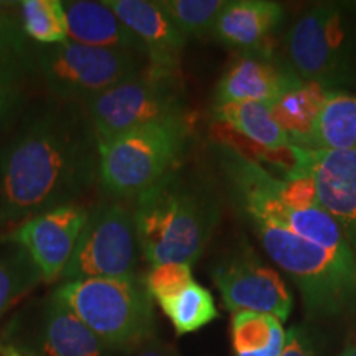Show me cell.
<instances>
[{"label":"cell","mask_w":356,"mask_h":356,"mask_svg":"<svg viewBox=\"0 0 356 356\" xmlns=\"http://www.w3.org/2000/svg\"><path fill=\"white\" fill-rule=\"evenodd\" d=\"M228 0H160V7L186 38H203L213 33L216 20Z\"/></svg>","instance_id":"27"},{"label":"cell","mask_w":356,"mask_h":356,"mask_svg":"<svg viewBox=\"0 0 356 356\" xmlns=\"http://www.w3.org/2000/svg\"><path fill=\"white\" fill-rule=\"evenodd\" d=\"M286 50L302 81L330 91L356 84V30L341 7L320 3L302 13L287 32Z\"/></svg>","instance_id":"7"},{"label":"cell","mask_w":356,"mask_h":356,"mask_svg":"<svg viewBox=\"0 0 356 356\" xmlns=\"http://www.w3.org/2000/svg\"><path fill=\"white\" fill-rule=\"evenodd\" d=\"M0 356H29L15 345H0Z\"/></svg>","instance_id":"32"},{"label":"cell","mask_w":356,"mask_h":356,"mask_svg":"<svg viewBox=\"0 0 356 356\" xmlns=\"http://www.w3.org/2000/svg\"><path fill=\"white\" fill-rule=\"evenodd\" d=\"M88 215V208L78 203L51 208L0 236V243L24 249L32 257L43 282H55L61 279L73 257Z\"/></svg>","instance_id":"12"},{"label":"cell","mask_w":356,"mask_h":356,"mask_svg":"<svg viewBox=\"0 0 356 356\" xmlns=\"http://www.w3.org/2000/svg\"><path fill=\"white\" fill-rule=\"evenodd\" d=\"M211 279L226 310L256 312L279 318L291 315L293 299L286 280L266 266L251 248L241 246L213 266Z\"/></svg>","instance_id":"11"},{"label":"cell","mask_w":356,"mask_h":356,"mask_svg":"<svg viewBox=\"0 0 356 356\" xmlns=\"http://www.w3.org/2000/svg\"><path fill=\"white\" fill-rule=\"evenodd\" d=\"M99 180V149L83 104L44 102L0 144V226L76 203Z\"/></svg>","instance_id":"1"},{"label":"cell","mask_w":356,"mask_h":356,"mask_svg":"<svg viewBox=\"0 0 356 356\" xmlns=\"http://www.w3.org/2000/svg\"><path fill=\"white\" fill-rule=\"evenodd\" d=\"M318 150H356V96L330 91L315 124L314 147Z\"/></svg>","instance_id":"21"},{"label":"cell","mask_w":356,"mask_h":356,"mask_svg":"<svg viewBox=\"0 0 356 356\" xmlns=\"http://www.w3.org/2000/svg\"><path fill=\"white\" fill-rule=\"evenodd\" d=\"M42 280L40 270L22 248L0 252V317Z\"/></svg>","instance_id":"26"},{"label":"cell","mask_w":356,"mask_h":356,"mask_svg":"<svg viewBox=\"0 0 356 356\" xmlns=\"http://www.w3.org/2000/svg\"><path fill=\"white\" fill-rule=\"evenodd\" d=\"M159 305L172 322L177 335L202 330L218 318V309L211 292L195 280L177 296L159 302Z\"/></svg>","instance_id":"24"},{"label":"cell","mask_w":356,"mask_h":356,"mask_svg":"<svg viewBox=\"0 0 356 356\" xmlns=\"http://www.w3.org/2000/svg\"><path fill=\"white\" fill-rule=\"evenodd\" d=\"M234 356H280L286 330L279 318L256 312H238L231 318Z\"/></svg>","instance_id":"22"},{"label":"cell","mask_w":356,"mask_h":356,"mask_svg":"<svg viewBox=\"0 0 356 356\" xmlns=\"http://www.w3.org/2000/svg\"><path fill=\"white\" fill-rule=\"evenodd\" d=\"M191 282H193L191 264H184V262L150 266V269L142 279V284H144L150 299L157 302L177 296Z\"/></svg>","instance_id":"28"},{"label":"cell","mask_w":356,"mask_h":356,"mask_svg":"<svg viewBox=\"0 0 356 356\" xmlns=\"http://www.w3.org/2000/svg\"><path fill=\"white\" fill-rule=\"evenodd\" d=\"M37 73L35 44L22 30L19 15L0 7V86H19Z\"/></svg>","instance_id":"23"},{"label":"cell","mask_w":356,"mask_h":356,"mask_svg":"<svg viewBox=\"0 0 356 356\" xmlns=\"http://www.w3.org/2000/svg\"><path fill=\"white\" fill-rule=\"evenodd\" d=\"M134 208L106 198L89 210L73 257L61 279H97L132 275L140 257Z\"/></svg>","instance_id":"10"},{"label":"cell","mask_w":356,"mask_h":356,"mask_svg":"<svg viewBox=\"0 0 356 356\" xmlns=\"http://www.w3.org/2000/svg\"><path fill=\"white\" fill-rule=\"evenodd\" d=\"M330 89L317 83L299 81L269 104L270 115L287 136L292 147H314L315 124Z\"/></svg>","instance_id":"18"},{"label":"cell","mask_w":356,"mask_h":356,"mask_svg":"<svg viewBox=\"0 0 356 356\" xmlns=\"http://www.w3.org/2000/svg\"><path fill=\"white\" fill-rule=\"evenodd\" d=\"M68 38L88 47L127 50L145 55L144 47L104 2L71 0L63 2Z\"/></svg>","instance_id":"17"},{"label":"cell","mask_w":356,"mask_h":356,"mask_svg":"<svg viewBox=\"0 0 356 356\" xmlns=\"http://www.w3.org/2000/svg\"><path fill=\"white\" fill-rule=\"evenodd\" d=\"M216 121L234 129L248 140H252L269 152H280L291 149V142L282 129L270 115L269 104L262 102H229L215 106Z\"/></svg>","instance_id":"20"},{"label":"cell","mask_w":356,"mask_h":356,"mask_svg":"<svg viewBox=\"0 0 356 356\" xmlns=\"http://www.w3.org/2000/svg\"><path fill=\"white\" fill-rule=\"evenodd\" d=\"M106 6L136 35L155 68L178 70L188 38L155 0H106Z\"/></svg>","instance_id":"15"},{"label":"cell","mask_w":356,"mask_h":356,"mask_svg":"<svg viewBox=\"0 0 356 356\" xmlns=\"http://www.w3.org/2000/svg\"><path fill=\"white\" fill-rule=\"evenodd\" d=\"M338 356H356V340L350 341V343L345 346L343 351H341Z\"/></svg>","instance_id":"33"},{"label":"cell","mask_w":356,"mask_h":356,"mask_svg":"<svg viewBox=\"0 0 356 356\" xmlns=\"http://www.w3.org/2000/svg\"><path fill=\"white\" fill-rule=\"evenodd\" d=\"M291 159L312 178L320 207L338 222L356 261V150L291 147Z\"/></svg>","instance_id":"13"},{"label":"cell","mask_w":356,"mask_h":356,"mask_svg":"<svg viewBox=\"0 0 356 356\" xmlns=\"http://www.w3.org/2000/svg\"><path fill=\"white\" fill-rule=\"evenodd\" d=\"M134 220L150 266L193 264L220 222V202L207 178L178 165L136 198Z\"/></svg>","instance_id":"2"},{"label":"cell","mask_w":356,"mask_h":356,"mask_svg":"<svg viewBox=\"0 0 356 356\" xmlns=\"http://www.w3.org/2000/svg\"><path fill=\"white\" fill-rule=\"evenodd\" d=\"M97 144L147 124L184 118L185 86L178 70H162L147 63L136 76L115 84L84 102Z\"/></svg>","instance_id":"8"},{"label":"cell","mask_w":356,"mask_h":356,"mask_svg":"<svg viewBox=\"0 0 356 356\" xmlns=\"http://www.w3.org/2000/svg\"><path fill=\"white\" fill-rule=\"evenodd\" d=\"M302 81L274 51L243 53L233 60L215 89V106L229 102L273 104Z\"/></svg>","instance_id":"14"},{"label":"cell","mask_w":356,"mask_h":356,"mask_svg":"<svg viewBox=\"0 0 356 356\" xmlns=\"http://www.w3.org/2000/svg\"><path fill=\"white\" fill-rule=\"evenodd\" d=\"M191 140L188 115L134 129L97 144L99 180L106 198H137L180 165Z\"/></svg>","instance_id":"6"},{"label":"cell","mask_w":356,"mask_h":356,"mask_svg":"<svg viewBox=\"0 0 356 356\" xmlns=\"http://www.w3.org/2000/svg\"><path fill=\"white\" fill-rule=\"evenodd\" d=\"M37 73L56 99L84 102L139 74L147 58L139 53L88 47L76 42L35 44Z\"/></svg>","instance_id":"9"},{"label":"cell","mask_w":356,"mask_h":356,"mask_svg":"<svg viewBox=\"0 0 356 356\" xmlns=\"http://www.w3.org/2000/svg\"><path fill=\"white\" fill-rule=\"evenodd\" d=\"M25 104L20 86H0V132L12 126Z\"/></svg>","instance_id":"29"},{"label":"cell","mask_w":356,"mask_h":356,"mask_svg":"<svg viewBox=\"0 0 356 356\" xmlns=\"http://www.w3.org/2000/svg\"><path fill=\"white\" fill-rule=\"evenodd\" d=\"M284 22V8L270 0H228L211 37L243 53L273 51L274 35Z\"/></svg>","instance_id":"16"},{"label":"cell","mask_w":356,"mask_h":356,"mask_svg":"<svg viewBox=\"0 0 356 356\" xmlns=\"http://www.w3.org/2000/svg\"><path fill=\"white\" fill-rule=\"evenodd\" d=\"M19 6L22 30L30 42L42 47L68 42V24L61 0H24Z\"/></svg>","instance_id":"25"},{"label":"cell","mask_w":356,"mask_h":356,"mask_svg":"<svg viewBox=\"0 0 356 356\" xmlns=\"http://www.w3.org/2000/svg\"><path fill=\"white\" fill-rule=\"evenodd\" d=\"M215 155L234 204L251 222L275 226L328 249H350L343 231L322 207L299 211L284 203V178L229 144H218Z\"/></svg>","instance_id":"4"},{"label":"cell","mask_w":356,"mask_h":356,"mask_svg":"<svg viewBox=\"0 0 356 356\" xmlns=\"http://www.w3.org/2000/svg\"><path fill=\"white\" fill-rule=\"evenodd\" d=\"M132 356H180V353L172 345L159 340L157 337H152L150 340L144 341L139 348L134 350Z\"/></svg>","instance_id":"31"},{"label":"cell","mask_w":356,"mask_h":356,"mask_svg":"<svg viewBox=\"0 0 356 356\" xmlns=\"http://www.w3.org/2000/svg\"><path fill=\"white\" fill-rule=\"evenodd\" d=\"M53 297L68 307L108 350L132 353L155 337L152 299L134 274L66 280Z\"/></svg>","instance_id":"5"},{"label":"cell","mask_w":356,"mask_h":356,"mask_svg":"<svg viewBox=\"0 0 356 356\" xmlns=\"http://www.w3.org/2000/svg\"><path fill=\"white\" fill-rule=\"evenodd\" d=\"M43 351L47 356H108V346L76 315L51 296L44 309Z\"/></svg>","instance_id":"19"},{"label":"cell","mask_w":356,"mask_h":356,"mask_svg":"<svg viewBox=\"0 0 356 356\" xmlns=\"http://www.w3.org/2000/svg\"><path fill=\"white\" fill-rule=\"evenodd\" d=\"M267 256L286 273L315 317L356 307V261L351 249H328L275 226L252 222Z\"/></svg>","instance_id":"3"},{"label":"cell","mask_w":356,"mask_h":356,"mask_svg":"<svg viewBox=\"0 0 356 356\" xmlns=\"http://www.w3.org/2000/svg\"><path fill=\"white\" fill-rule=\"evenodd\" d=\"M280 356H317V348L305 328L292 327L286 332V345Z\"/></svg>","instance_id":"30"}]
</instances>
